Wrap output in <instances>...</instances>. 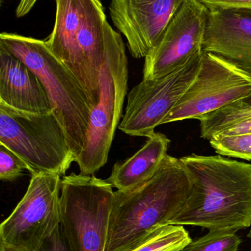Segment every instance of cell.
Listing matches in <instances>:
<instances>
[{
	"label": "cell",
	"mask_w": 251,
	"mask_h": 251,
	"mask_svg": "<svg viewBox=\"0 0 251 251\" xmlns=\"http://www.w3.org/2000/svg\"><path fill=\"white\" fill-rule=\"evenodd\" d=\"M191 181L183 209L169 224L237 233L251 225V164L221 155L181 158Z\"/></svg>",
	"instance_id": "6da1fadb"
},
{
	"label": "cell",
	"mask_w": 251,
	"mask_h": 251,
	"mask_svg": "<svg viewBox=\"0 0 251 251\" xmlns=\"http://www.w3.org/2000/svg\"><path fill=\"white\" fill-rule=\"evenodd\" d=\"M190 186L182 161L167 154L148 181L128 191H115L106 251H130L169 225L185 205Z\"/></svg>",
	"instance_id": "7a4b0ae2"
},
{
	"label": "cell",
	"mask_w": 251,
	"mask_h": 251,
	"mask_svg": "<svg viewBox=\"0 0 251 251\" xmlns=\"http://www.w3.org/2000/svg\"><path fill=\"white\" fill-rule=\"evenodd\" d=\"M56 20L44 40L84 88L91 107L99 101L109 22L100 0H55Z\"/></svg>",
	"instance_id": "3957f363"
},
{
	"label": "cell",
	"mask_w": 251,
	"mask_h": 251,
	"mask_svg": "<svg viewBox=\"0 0 251 251\" xmlns=\"http://www.w3.org/2000/svg\"><path fill=\"white\" fill-rule=\"evenodd\" d=\"M0 44L41 81L76 161L86 143L92 110L79 81L50 51L45 41L2 32Z\"/></svg>",
	"instance_id": "277c9868"
},
{
	"label": "cell",
	"mask_w": 251,
	"mask_h": 251,
	"mask_svg": "<svg viewBox=\"0 0 251 251\" xmlns=\"http://www.w3.org/2000/svg\"><path fill=\"white\" fill-rule=\"evenodd\" d=\"M128 82L125 44L120 34L109 25L99 101L91 110L86 143L75 161L81 174L93 175L107 162L115 132L120 124Z\"/></svg>",
	"instance_id": "5b68a950"
},
{
	"label": "cell",
	"mask_w": 251,
	"mask_h": 251,
	"mask_svg": "<svg viewBox=\"0 0 251 251\" xmlns=\"http://www.w3.org/2000/svg\"><path fill=\"white\" fill-rule=\"evenodd\" d=\"M0 143L17 155L31 175L63 176L75 157L53 112L20 111L0 102Z\"/></svg>",
	"instance_id": "8992f818"
},
{
	"label": "cell",
	"mask_w": 251,
	"mask_h": 251,
	"mask_svg": "<svg viewBox=\"0 0 251 251\" xmlns=\"http://www.w3.org/2000/svg\"><path fill=\"white\" fill-rule=\"evenodd\" d=\"M114 191L106 180L72 173L60 190V226L72 251H106Z\"/></svg>",
	"instance_id": "52a82bcc"
},
{
	"label": "cell",
	"mask_w": 251,
	"mask_h": 251,
	"mask_svg": "<svg viewBox=\"0 0 251 251\" xmlns=\"http://www.w3.org/2000/svg\"><path fill=\"white\" fill-rule=\"evenodd\" d=\"M61 176L32 175L25 196L0 226V242L38 251L60 223Z\"/></svg>",
	"instance_id": "ba28073f"
},
{
	"label": "cell",
	"mask_w": 251,
	"mask_h": 251,
	"mask_svg": "<svg viewBox=\"0 0 251 251\" xmlns=\"http://www.w3.org/2000/svg\"><path fill=\"white\" fill-rule=\"evenodd\" d=\"M250 96V74L219 56L203 51L197 76L162 125L197 119Z\"/></svg>",
	"instance_id": "9c48e42d"
},
{
	"label": "cell",
	"mask_w": 251,
	"mask_h": 251,
	"mask_svg": "<svg viewBox=\"0 0 251 251\" xmlns=\"http://www.w3.org/2000/svg\"><path fill=\"white\" fill-rule=\"evenodd\" d=\"M203 51L185 64L154 79H143L128 95L126 108L119 128L134 137L155 133L169 112L193 83L200 70Z\"/></svg>",
	"instance_id": "30bf717a"
},
{
	"label": "cell",
	"mask_w": 251,
	"mask_h": 251,
	"mask_svg": "<svg viewBox=\"0 0 251 251\" xmlns=\"http://www.w3.org/2000/svg\"><path fill=\"white\" fill-rule=\"evenodd\" d=\"M207 16V9L197 0H184L144 57L143 79L162 77L203 51Z\"/></svg>",
	"instance_id": "8fae6325"
},
{
	"label": "cell",
	"mask_w": 251,
	"mask_h": 251,
	"mask_svg": "<svg viewBox=\"0 0 251 251\" xmlns=\"http://www.w3.org/2000/svg\"><path fill=\"white\" fill-rule=\"evenodd\" d=\"M184 0H111L109 14L133 57H145Z\"/></svg>",
	"instance_id": "7c38bea8"
},
{
	"label": "cell",
	"mask_w": 251,
	"mask_h": 251,
	"mask_svg": "<svg viewBox=\"0 0 251 251\" xmlns=\"http://www.w3.org/2000/svg\"><path fill=\"white\" fill-rule=\"evenodd\" d=\"M203 50L251 75V9L208 11Z\"/></svg>",
	"instance_id": "4fadbf2b"
},
{
	"label": "cell",
	"mask_w": 251,
	"mask_h": 251,
	"mask_svg": "<svg viewBox=\"0 0 251 251\" xmlns=\"http://www.w3.org/2000/svg\"><path fill=\"white\" fill-rule=\"evenodd\" d=\"M0 102L20 111L53 112L38 76L0 44Z\"/></svg>",
	"instance_id": "5bb4252c"
},
{
	"label": "cell",
	"mask_w": 251,
	"mask_h": 251,
	"mask_svg": "<svg viewBox=\"0 0 251 251\" xmlns=\"http://www.w3.org/2000/svg\"><path fill=\"white\" fill-rule=\"evenodd\" d=\"M170 140L161 133H153L132 156L116 162L106 181L119 191H128L152 178L162 165Z\"/></svg>",
	"instance_id": "9a60e30c"
},
{
	"label": "cell",
	"mask_w": 251,
	"mask_h": 251,
	"mask_svg": "<svg viewBox=\"0 0 251 251\" xmlns=\"http://www.w3.org/2000/svg\"><path fill=\"white\" fill-rule=\"evenodd\" d=\"M251 118V96L197 118L201 137L210 140L230 126Z\"/></svg>",
	"instance_id": "2e32d148"
},
{
	"label": "cell",
	"mask_w": 251,
	"mask_h": 251,
	"mask_svg": "<svg viewBox=\"0 0 251 251\" xmlns=\"http://www.w3.org/2000/svg\"><path fill=\"white\" fill-rule=\"evenodd\" d=\"M191 240L183 226L169 224L158 228L128 251H181Z\"/></svg>",
	"instance_id": "e0dca14e"
},
{
	"label": "cell",
	"mask_w": 251,
	"mask_h": 251,
	"mask_svg": "<svg viewBox=\"0 0 251 251\" xmlns=\"http://www.w3.org/2000/svg\"><path fill=\"white\" fill-rule=\"evenodd\" d=\"M237 233L209 231L191 240L181 251H238L242 240Z\"/></svg>",
	"instance_id": "ac0fdd59"
},
{
	"label": "cell",
	"mask_w": 251,
	"mask_h": 251,
	"mask_svg": "<svg viewBox=\"0 0 251 251\" xmlns=\"http://www.w3.org/2000/svg\"><path fill=\"white\" fill-rule=\"evenodd\" d=\"M209 142L218 154L251 160V133L233 137H215Z\"/></svg>",
	"instance_id": "d6986e66"
},
{
	"label": "cell",
	"mask_w": 251,
	"mask_h": 251,
	"mask_svg": "<svg viewBox=\"0 0 251 251\" xmlns=\"http://www.w3.org/2000/svg\"><path fill=\"white\" fill-rule=\"evenodd\" d=\"M28 170L26 164L8 148L0 143V179L4 182L16 181Z\"/></svg>",
	"instance_id": "ffe728a7"
},
{
	"label": "cell",
	"mask_w": 251,
	"mask_h": 251,
	"mask_svg": "<svg viewBox=\"0 0 251 251\" xmlns=\"http://www.w3.org/2000/svg\"><path fill=\"white\" fill-rule=\"evenodd\" d=\"M208 11L251 9V0H197Z\"/></svg>",
	"instance_id": "44dd1931"
},
{
	"label": "cell",
	"mask_w": 251,
	"mask_h": 251,
	"mask_svg": "<svg viewBox=\"0 0 251 251\" xmlns=\"http://www.w3.org/2000/svg\"><path fill=\"white\" fill-rule=\"evenodd\" d=\"M38 251H72L60 225L43 243Z\"/></svg>",
	"instance_id": "7402d4cb"
},
{
	"label": "cell",
	"mask_w": 251,
	"mask_h": 251,
	"mask_svg": "<svg viewBox=\"0 0 251 251\" xmlns=\"http://www.w3.org/2000/svg\"><path fill=\"white\" fill-rule=\"evenodd\" d=\"M251 133V118L230 126L215 137H233Z\"/></svg>",
	"instance_id": "603a6c76"
},
{
	"label": "cell",
	"mask_w": 251,
	"mask_h": 251,
	"mask_svg": "<svg viewBox=\"0 0 251 251\" xmlns=\"http://www.w3.org/2000/svg\"><path fill=\"white\" fill-rule=\"evenodd\" d=\"M38 0H20L17 8L16 10V15L18 18L23 17L31 11Z\"/></svg>",
	"instance_id": "cb8c5ba5"
},
{
	"label": "cell",
	"mask_w": 251,
	"mask_h": 251,
	"mask_svg": "<svg viewBox=\"0 0 251 251\" xmlns=\"http://www.w3.org/2000/svg\"><path fill=\"white\" fill-rule=\"evenodd\" d=\"M0 251H29L22 248L16 247V246H10L6 244L3 242H0Z\"/></svg>",
	"instance_id": "d4e9b609"
},
{
	"label": "cell",
	"mask_w": 251,
	"mask_h": 251,
	"mask_svg": "<svg viewBox=\"0 0 251 251\" xmlns=\"http://www.w3.org/2000/svg\"><path fill=\"white\" fill-rule=\"evenodd\" d=\"M247 237L251 241V231H249V234H247Z\"/></svg>",
	"instance_id": "484cf974"
},
{
	"label": "cell",
	"mask_w": 251,
	"mask_h": 251,
	"mask_svg": "<svg viewBox=\"0 0 251 251\" xmlns=\"http://www.w3.org/2000/svg\"></svg>",
	"instance_id": "4316f807"
}]
</instances>
